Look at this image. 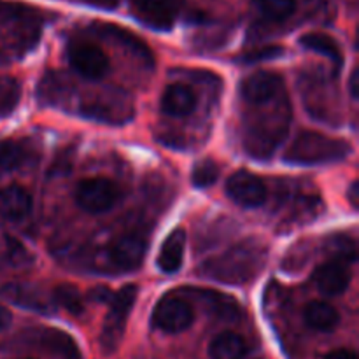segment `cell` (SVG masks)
<instances>
[{"instance_id": "1", "label": "cell", "mask_w": 359, "mask_h": 359, "mask_svg": "<svg viewBox=\"0 0 359 359\" xmlns=\"http://www.w3.org/2000/svg\"><path fill=\"white\" fill-rule=\"evenodd\" d=\"M244 112V147L255 158H269L286 139L291 123L287 93L263 104H248Z\"/></svg>"}, {"instance_id": "2", "label": "cell", "mask_w": 359, "mask_h": 359, "mask_svg": "<svg viewBox=\"0 0 359 359\" xmlns=\"http://www.w3.org/2000/svg\"><path fill=\"white\" fill-rule=\"evenodd\" d=\"M266 256V245L256 238H249L230 248L223 255L207 259L202 266V273L217 283L242 286L252 283L259 276L265 269Z\"/></svg>"}, {"instance_id": "3", "label": "cell", "mask_w": 359, "mask_h": 359, "mask_svg": "<svg viewBox=\"0 0 359 359\" xmlns=\"http://www.w3.org/2000/svg\"><path fill=\"white\" fill-rule=\"evenodd\" d=\"M351 144L318 132H304L293 140L284 160L293 165H325L349 156Z\"/></svg>"}, {"instance_id": "4", "label": "cell", "mask_w": 359, "mask_h": 359, "mask_svg": "<svg viewBox=\"0 0 359 359\" xmlns=\"http://www.w3.org/2000/svg\"><path fill=\"white\" fill-rule=\"evenodd\" d=\"M137 286L128 284V286L121 287L118 293L112 294L109 300V312L105 316L104 326H102L100 333V347L104 354L111 356L118 351L119 344H121L123 335H125L126 323H128L132 309L137 300Z\"/></svg>"}, {"instance_id": "5", "label": "cell", "mask_w": 359, "mask_h": 359, "mask_svg": "<svg viewBox=\"0 0 359 359\" xmlns=\"http://www.w3.org/2000/svg\"><path fill=\"white\" fill-rule=\"evenodd\" d=\"M154 328L165 333H181L195 321L191 304L177 293H168L158 300L151 316Z\"/></svg>"}, {"instance_id": "6", "label": "cell", "mask_w": 359, "mask_h": 359, "mask_svg": "<svg viewBox=\"0 0 359 359\" xmlns=\"http://www.w3.org/2000/svg\"><path fill=\"white\" fill-rule=\"evenodd\" d=\"M76 203L90 214H102L118 203L121 191L112 181L104 177L84 179L76 188Z\"/></svg>"}, {"instance_id": "7", "label": "cell", "mask_w": 359, "mask_h": 359, "mask_svg": "<svg viewBox=\"0 0 359 359\" xmlns=\"http://www.w3.org/2000/svg\"><path fill=\"white\" fill-rule=\"evenodd\" d=\"M88 118L98 119L104 123H125L132 118V104L126 95L119 91H105L93 95L81 109Z\"/></svg>"}, {"instance_id": "8", "label": "cell", "mask_w": 359, "mask_h": 359, "mask_svg": "<svg viewBox=\"0 0 359 359\" xmlns=\"http://www.w3.org/2000/svg\"><path fill=\"white\" fill-rule=\"evenodd\" d=\"M69 63L86 79H100L109 70V58L98 46L84 41H74L67 49Z\"/></svg>"}, {"instance_id": "9", "label": "cell", "mask_w": 359, "mask_h": 359, "mask_svg": "<svg viewBox=\"0 0 359 359\" xmlns=\"http://www.w3.org/2000/svg\"><path fill=\"white\" fill-rule=\"evenodd\" d=\"M226 193L235 203L245 207V209H255V207L263 205L266 195H269L263 179L245 170L237 172L228 179Z\"/></svg>"}, {"instance_id": "10", "label": "cell", "mask_w": 359, "mask_h": 359, "mask_svg": "<svg viewBox=\"0 0 359 359\" xmlns=\"http://www.w3.org/2000/svg\"><path fill=\"white\" fill-rule=\"evenodd\" d=\"M312 279L323 294H328V297L342 294L351 283V262L342 256L328 259L321 266H318Z\"/></svg>"}, {"instance_id": "11", "label": "cell", "mask_w": 359, "mask_h": 359, "mask_svg": "<svg viewBox=\"0 0 359 359\" xmlns=\"http://www.w3.org/2000/svg\"><path fill=\"white\" fill-rule=\"evenodd\" d=\"M130 6L140 21L158 30L172 28L179 11L177 0H130Z\"/></svg>"}, {"instance_id": "12", "label": "cell", "mask_w": 359, "mask_h": 359, "mask_svg": "<svg viewBox=\"0 0 359 359\" xmlns=\"http://www.w3.org/2000/svg\"><path fill=\"white\" fill-rule=\"evenodd\" d=\"M242 98L245 104H263L286 93L283 77L273 72H256L242 83Z\"/></svg>"}, {"instance_id": "13", "label": "cell", "mask_w": 359, "mask_h": 359, "mask_svg": "<svg viewBox=\"0 0 359 359\" xmlns=\"http://www.w3.org/2000/svg\"><path fill=\"white\" fill-rule=\"evenodd\" d=\"M146 241L137 233H125L116 238L109 248V259L121 270H135L146 255Z\"/></svg>"}, {"instance_id": "14", "label": "cell", "mask_w": 359, "mask_h": 359, "mask_svg": "<svg viewBox=\"0 0 359 359\" xmlns=\"http://www.w3.org/2000/svg\"><path fill=\"white\" fill-rule=\"evenodd\" d=\"M91 30L97 32L98 35L105 39H111L116 44H119L121 48H125L126 51H130L132 55H135L140 62H144L146 65H151L153 63V53L147 48L146 42L142 39H139L137 35H133L130 30H125V28L118 27V25H95L91 27Z\"/></svg>"}, {"instance_id": "15", "label": "cell", "mask_w": 359, "mask_h": 359, "mask_svg": "<svg viewBox=\"0 0 359 359\" xmlns=\"http://www.w3.org/2000/svg\"><path fill=\"white\" fill-rule=\"evenodd\" d=\"M196 104V93L186 84H170L161 95V111L172 118H186L193 114Z\"/></svg>"}, {"instance_id": "16", "label": "cell", "mask_w": 359, "mask_h": 359, "mask_svg": "<svg viewBox=\"0 0 359 359\" xmlns=\"http://www.w3.org/2000/svg\"><path fill=\"white\" fill-rule=\"evenodd\" d=\"M0 297L18 307L30 309V311L42 312V314H48L51 311V300H48L37 287L28 286V284H6L0 290Z\"/></svg>"}, {"instance_id": "17", "label": "cell", "mask_w": 359, "mask_h": 359, "mask_svg": "<svg viewBox=\"0 0 359 359\" xmlns=\"http://www.w3.org/2000/svg\"><path fill=\"white\" fill-rule=\"evenodd\" d=\"M186 252V231L177 228L161 244L158 252V269L165 273H175L182 266Z\"/></svg>"}, {"instance_id": "18", "label": "cell", "mask_w": 359, "mask_h": 359, "mask_svg": "<svg viewBox=\"0 0 359 359\" xmlns=\"http://www.w3.org/2000/svg\"><path fill=\"white\" fill-rule=\"evenodd\" d=\"M32 209V196L21 186H6L0 189V216L6 219H21Z\"/></svg>"}, {"instance_id": "19", "label": "cell", "mask_w": 359, "mask_h": 359, "mask_svg": "<svg viewBox=\"0 0 359 359\" xmlns=\"http://www.w3.org/2000/svg\"><path fill=\"white\" fill-rule=\"evenodd\" d=\"M39 344L56 359H81L77 344L62 330H42Z\"/></svg>"}, {"instance_id": "20", "label": "cell", "mask_w": 359, "mask_h": 359, "mask_svg": "<svg viewBox=\"0 0 359 359\" xmlns=\"http://www.w3.org/2000/svg\"><path fill=\"white\" fill-rule=\"evenodd\" d=\"M305 323L316 332H333L339 326L340 316L333 305L326 302H311L305 307Z\"/></svg>"}, {"instance_id": "21", "label": "cell", "mask_w": 359, "mask_h": 359, "mask_svg": "<svg viewBox=\"0 0 359 359\" xmlns=\"http://www.w3.org/2000/svg\"><path fill=\"white\" fill-rule=\"evenodd\" d=\"M248 353V344L233 332H223L210 342V359H242Z\"/></svg>"}, {"instance_id": "22", "label": "cell", "mask_w": 359, "mask_h": 359, "mask_svg": "<svg viewBox=\"0 0 359 359\" xmlns=\"http://www.w3.org/2000/svg\"><path fill=\"white\" fill-rule=\"evenodd\" d=\"M300 44L304 46L309 51H314L318 55L326 56L328 60H332L335 65H342V51H340L339 44L333 37L326 34H319V32H311V34H305L300 39Z\"/></svg>"}, {"instance_id": "23", "label": "cell", "mask_w": 359, "mask_h": 359, "mask_svg": "<svg viewBox=\"0 0 359 359\" xmlns=\"http://www.w3.org/2000/svg\"><path fill=\"white\" fill-rule=\"evenodd\" d=\"M196 297L202 300V304L212 312L216 318L223 321H233L238 316V305L233 298L224 297V294L216 293V291H198Z\"/></svg>"}, {"instance_id": "24", "label": "cell", "mask_w": 359, "mask_h": 359, "mask_svg": "<svg viewBox=\"0 0 359 359\" xmlns=\"http://www.w3.org/2000/svg\"><path fill=\"white\" fill-rule=\"evenodd\" d=\"M30 151L23 142L4 140L0 142V172H13L23 167L28 161Z\"/></svg>"}, {"instance_id": "25", "label": "cell", "mask_w": 359, "mask_h": 359, "mask_svg": "<svg viewBox=\"0 0 359 359\" xmlns=\"http://www.w3.org/2000/svg\"><path fill=\"white\" fill-rule=\"evenodd\" d=\"M53 302L58 307L65 309V311H69L74 316H79L84 312L83 294L72 284H60L58 287H55V291H53Z\"/></svg>"}, {"instance_id": "26", "label": "cell", "mask_w": 359, "mask_h": 359, "mask_svg": "<svg viewBox=\"0 0 359 359\" xmlns=\"http://www.w3.org/2000/svg\"><path fill=\"white\" fill-rule=\"evenodd\" d=\"M258 9L266 20H287L297 11V0H258Z\"/></svg>"}, {"instance_id": "27", "label": "cell", "mask_w": 359, "mask_h": 359, "mask_svg": "<svg viewBox=\"0 0 359 359\" xmlns=\"http://www.w3.org/2000/svg\"><path fill=\"white\" fill-rule=\"evenodd\" d=\"M219 179V165L212 160H202L193 167L191 182L196 188H209Z\"/></svg>"}, {"instance_id": "28", "label": "cell", "mask_w": 359, "mask_h": 359, "mask_svg": "<svg viewBox=\"0 0 359 359\" xmlns=\"http://www.w3.org/2000/svg\"><path fill=\"white\" fill-rule=\"evenodd\" d=\"M280 55H283V48H279V46H266V48L248 53L244 60L249 63H256V62H265V60H273Z\"/></svg>"}, {"instance_id": "29", "label": "cell", "mask_w": 359, "mask_h": 359, "mask_svg": "<svg viewBox=\"0 0 359 359\" xmlns=\"http://www.w3.org/2000/svg\"><path fill=\"white\" fill-rule=\"evenodd\" d=\"M76 2L86 4L90 7H98V9H116L119 4V0H76Z\"/></svg>"}, {"instance_id": "30", "label": "cell", "mask_w": 359, "mask_h": 359, "mask_svg": "<svg viewBox=\"0 0 359 359\" xmlns=\"http://www.w3.org/2000/svg\"><path fill=\"white\" fill-rule=\"evenodd\" d=\"M11 321H13V314L9 312V309L0 305V333L9 328Z\"/></svg>"}, {"instance_id": "31", "label": "cell", "mask_w": 359, "mask_h": 359, "mask_svg": "<svg viewBox=\"0 0 359 359\" xmlns=\"http://www.w3.org/2000/svg\"><path fill=\"white\" fill-rule=\"evenodd\" d=\"M323 359H356V354L349 349H337L333 353L326 354Z\"/></svg>"}, {"instance_id": "32", "label": "cell", "mask_w": 359, "mask_h": 359, "mask_svg": "<svg viewBox=\"0 0 359 359\" xmlns=\"http://www.w3.org/2000/svg\"><path fill=\"white\" fill-rule=\"evenodd\" d=\"M349 90H351V97L356 100L358 98V70H353V74H351V81H349Z\"/></svg>"}, {"instance_id": "33", "label": "cell", "mask_w": 359, "mask_h": 359, "mask_svg": "<svg viewBox=\"0 0 359 359\" xmlns=\"http://www.w3.org/2000/svg\"><path fill=\"white\" fill-rule=\"evenodd\" d=\"M349 200L353 207H358V182H353L349 189Z\"/></svg>"}, {"instance_id": "34", "label": "cell", "mask_w": 359, "mask_h": 359, "mask_svg": "<svg viewBox=\"0 0 359 359\" xmlns=\"http://www.w3.org/2000/svg\"><path fill=\"white\" fill-rule=\"evenodd\" d=\"M0 7H2V6H0Z\"/></svg>"}]
</instances>
